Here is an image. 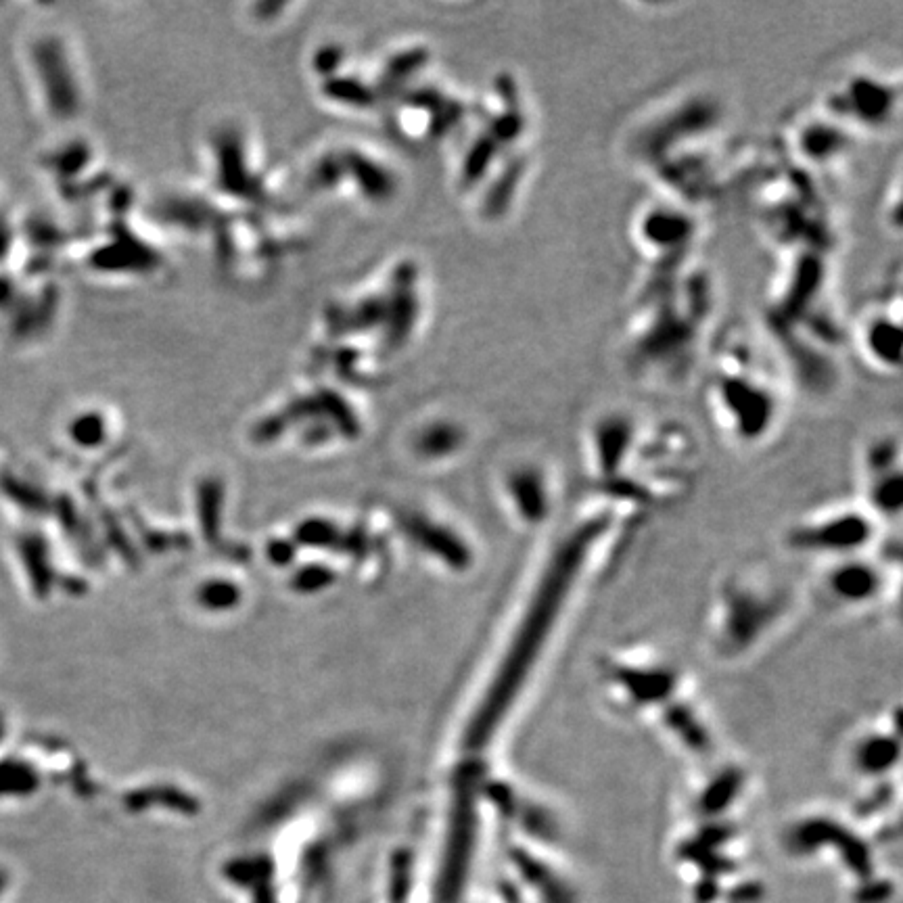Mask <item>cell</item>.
<instances>
[{
  "label": "cell",
  "mask_w": 903,
  "mask_h": 903,
  "mask_svg": "<svg viewBox=\"0 0 903 903\" xmlns=\"http://www.w3.org/2000/svg\"><path fill=\"white\" fill-rule=\"evenodd\" d=\"M634 233L642 253L657 264H671L688 253L694 237V222L676 207H651L638 218Z\"/></svg>",
  "instance_id": "3957f363"
},
{
  "label": "cell",
  "mask_w": 903,
  "mask_h": 903,
  "mask_svg": "<svg viewBox=\"0 0 903 903\" xmlns=\"http://www.w3.org/2000/svg\"><path fill=\"white\" fill-rule=\"evenodd\" d=\"M860 347L868 364L878 370H897L901 347L899 314L891 316L889 310L872 312L860 329Z\"/></svg>",
  "instance_id": "277c9868"
},
{
  "label": "cell",
  "mask_w": 903,
  "mask_h": 903,
  "mask_svg": "<svg viewBox=\"0 0 903 903\" xmlns=\"http://www.w3.org/2000/svg\"><path fill=\"white\" fill-rule=\"evenodd\" d=\"M839 124L841 122L826 115L822 120L807 122L799 128L797 149L805 161L809 164H828V161L841 157L847 149V136Z\"/></svg>",
  "instance_id": "5b68a950"
},
{
  "label": "cell",
  "mask_w": 903,
  "mask_h": 903,
  "mask_svg": "<svg viewBox=\"0 0 903 903\" xmlns=\"http://www.w3.org/2000/svg\"><path fill=\"white\" fill-rule=\"evenodd\" d=\"M755 354L743 343H736L717 358L713 377V398L740 433H757L772 421L776 398L772 381L759 375Z\"/></svg>",
  "instance_id": "6da1fadb"
},
{
  "label": "cell",
  "mask_w": 903,
  "mask_h": 903,
  "mask_svg": "<svg viewBox=\"0 0 903 903\" xmlns=\"http://www.w3.org/2000/svg\"><path fill=\"white\" fill-rule=\"evenodd\" d=\"M897 99V90L889 82L874 76H851L830 92L828 115L841 124L885 126L891 120L893 107H897Z\"/></svg>",
  "instance_id": "7a4b0ae2"
}]
</instances>
